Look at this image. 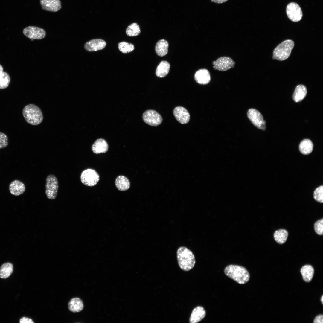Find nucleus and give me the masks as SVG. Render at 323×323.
I'll list each match as a JSON object with an SVG mask.
<instances>
[{"instance_id":"nucleus-1","label":"nucleus","mask_w":323,"mask_h":323,"mask_svg":"<svg viewBox=\"0 0 323 323\" xmlns=\"http://www.w3.org/2000/svg\"><path fill=\"white\" fill-rule=\"evenodd\" d=\"M225 274L238 283L244 284L250 279V275L244 267L236 265L231 264L226 267L224 270Z\"/></svg>"},{"instance_id":"nucleus-2","label":"nucleus","mask_w":323,"mask_h":323,"mask_svg":"<svg viewBox=\"0 0 323 323\" xmlns=\"http://www.w3.org/2000/svg\"><path fill=\"white\" fill-rule=\"evenodd\" d=\"M178 264L180 268L185 271H188L194 267L196 261L192 252L184 246L179 247L177 251Z\"/></svg>"},{"instance_id":"nucleus-3","label":"nucleus","mask_w":323,"mask_h":323,"mask_svg":"<svg viewBox=\"0 0 323 323\" xmlns=\"http://www.w3.org/2000/svg\"><path fill=\"white\" fill-rule=\"evenodd\" d=\"M23 115L26 121L33 125L40 124L43 119L42 112L37 106L33 104L26 105L22 112Z\"/></svg>"},{"instance_id":"nucleus-4","label":"nucleus","mask_w":323,"mask_h":323,"mask_svg":"<svg viewBox=\"0 0 323 323\" xmlns=\"http://www.w3.org/2000/svg\"><path fill=\"white\" fill-rule=\"evenodd\" d=\"M294 46V42L291 39L284 41L279 44L274 49L272 59L283 61L290 56Z\"/></svg>"},{"instance_id":"nucleus-5","label":"nucleus","mask_w":323,"mask_h":323,"mask_svg":"<svg viewBox=\"0 0 323 323\" xmlns=\"http://www.w3.org/2000/svg\"><path fill=\"white\" fill-rule=\"evenodd\" d=\"M58 188L57 178L53 175H48L46 179L45 192L47 197L51 200L55 199L57 195Z\"/></svg>"},{"instance_id":"nucleus-6","label":"nucleus","mask_w":323,"mask_h":323,"mask_svg":"<svg viewBox=\"0 0 323 323\" xmlns=\"http://www.w3.org/2000/svg\"><path fill=\"white\" fill-rule=\"evenodd\" d=\"M99 176L94 170L88 168L82 171L80 176V180L84 185L92 187L95 185L99 180Z\"/></svg>"},{"instance_id":"nucleus-7","label":"nucleus","mask_w":323,"mask_h":323,"mask_svg":"<svg viewBox=\"0 0 323 323\" xmlns=\"http://www.w3.org/2000/svg\"><path fill=\"white\" fill-rule=\"evenodd\" d=\"M247 116L253 124L258 129L265 130L266 121L260 113L257 110L252 108L249 110Z\"/></svg>"},{"instance_id":"nucleus-8","label":"nucleus","mask_w":323,"mask_h":323,"mask_svg":"<svg viewBox=\"0 0 323 323\" xmlns=\"http://www.w3.org/2000/svg\"><path fill=\"white\" fill-rule=\"evenodd\" d=\"M213 68L215 70L226 71L234 67L235 62L230 57H220L212 62Z\"/></svg>"},{"instance_id":"nucleus-9","label":"nucleus","mask_w":323,"mask_h":323,"mask_svg":"<svg viewBox=\"0 0 323 323\" xmlns=\"http://www.w3.org/2000/svg\"><path fill=\"white\" fill-rule=\"evenodd\" d=\"M23 33L25 36L32 40L41 39L46 36V32L44 29L35 26L25 27L23 30Z\"/></svg>"},{"instance_id":"nucleus-10","label":"nucleus","mask_w":323,"mask_h":323,"mask_svg":"<svg viewBox=\"0 0 323 323\" xmlns=\"http://www.w3.org/2000/svg\"><path fill=\"white\" fill-rule=\"evenodd\" d=\"M286 13L288 18L293 22H298L302 19L303 14L301 9L296 3H289L286 7Z\"/></svg>"},{"instance_id":"nucleus-11","label":"nucleus","mask_w":323,"mask_h":323,"mask_svg":"<svg viewBox=\"0 0 323 323\" xmlns=\"http://www.w3.org/2000/svg\"><path fill=\"white\" fill-rule=\"evenodd\" d=\"M142 118L145 123L153 126L159 125L162 121V118L160 115L153 110H148L145 111L143 114Z\"/></svg>"},{"instance_id":"nucleus-12","label":"nucleus","mask_w":323,"mask_h":323,"mask_svg":"<svg viewBox=\"0 0 323 323\" xmlns=\"http://www.w3.org/2000/svg\"><path fill=\"white\" fill-rule=\"evenodd\" d=\"M106 45V42L103 39H94L86 42L84 45V48L89 52L95 51L104 49Z\"/></svg>"},{"instance_id":"nucleus-13","label":"nucleus","mask_w":323,"mask_h":323,"mask_svg":"<svg viewBox=\"0 0 323 323\" xmlns=\"http://www.w3.org/2000/svg\"><path fill=\"white\" fill-rule=\"evenodd\" d=\"M173 114L176 120L181 124H186L189 121L190 114L187 110L183 107H175L173 110Z\"/></svg>"},{"instance_id":"nucleus-14","label":"nucleus","mask_w":323,"mask_h":323,"mask_svg":"<svg viewBox=\"0 0 323 323\" xmlns=\"http://www.w3.org/2000/svg\"><path fill=\"white\" fill-rule=\"evenodd\" d=\"M40 1L42 8L45 11L56 12L62 8L61 2L60 0H40Z\"/></svg>"},{"instance_id":"nucleus-15","label":"nucleus","mask_w":323,"mask_h":323,"mask_svg":"<svg viewBox=\"0 0 323 323\" xmlns=\"http://www.w3.org/2000/svg\"><path fill=\"white\" fill-rule=\"evenodd\" d=\"M194 78L198 83L205 85L209 83L211 80V76L209 71L206 69H200L195 74Z\"/></svg>"},{"instance_id":"nucleus-16","label":"nucleus","mask_w":323,"mask_h":323,"mask_svg":"<svg viewBox=\"0 0 323 323\" xmlns=\"http://www.w3.org/2000/svg\"><path fill=\"white\" fill-rule=\"evenodd\" d=\"M206 314V311L203 307L198 306L192 311L189 319V322L190 323H197L204 318Z\"/></svg>"},{"instance_id":"nucleus-17","label":"nucleus","mask_w":323,"mask_h":323,"mask_svg":"<svg viewBox=\"0 0 323 323\" xmlns=\"http://www.w3.org/2000/svg\"><path fill=\"white\" fill-rule=\"evenodd\" d=\"M92 150L95 153H106L108 150V145L106 141L102 138L97 139L92 146Z\"/></svg>"},{"instance_id":"nucleus-18","label":"nucleus","mask_w":323,"mask_h":323,"mask_svg":"<svg viewBox=\"0 0 323 323\" xmlns=\"http://www.w3.org/2000/svg\"><path fill=\"white\" fill-rule=\"evenodd\" d=\"M9 189L10 193L12 195L19 196L25 192V187L23 183L19 180H15L10 184Z\"/></svg>"},{"instance_id":"nucleus-19","label":"nucleus","mask_w":323,"mask_h":323,"mask_svg":"<svg viewBox=\"0 0 323 323\" xmlns=\"http://www.w3.org/2000/svg\"><path fill=\"white\" fill-rule=\"evenodd\" d=\"M69 310L73 313L80 312L84 308L82 301L78 297L73 298L69 301L68 304Z\"/></svg>"},{"instance_id":"nucleus-20","label":"nucleus","mask_w":323,"mask_h":323,"mask_svg":"<svg viewBox=\"0 0 323 323\" xmlns=\"http://www.w3.org/2000/svg\"><path fill=\"white\" fill-rule=\"evenodd\" d=\"M307 89L302 84L296 86L292 96L293 100L296 102L301 101L306 97L307 94Z\"/></svg>"},{"instance_id":"nucleus-21","label":"nucleus","mask_w":323,"mask_h":323,"mask_svg":"<svg viewBox=\"0 0 323 323\" xmlns=\"http://www.w3.org/2000/svg\"><path fill=\"white\" fill-rule=\"evenodd\" d=\"M170 67L169 63L166 61H162L158 66L156 71L157 76L160 78L166 76L169 73Z\"/></svg>"},{"instance_id":"nucleus-22","label":"nucleus","mask_w":323,"mask_h":323,"mask_svg":"<svg viewBox=\"0 0 323 323\" xmlns=\"http://www.w3.org/2000/svg\"><path fill=\"white\" fill-rule=\"evenodd\" d=\"M168 43L166 40L162 39L159 41L155 46V51L157 54L160 57L165 55L168 52Z\"/></svg>"},{"instance_id":"nucleus-23","label":"nucleus","mask_w":323,"mask_h":323,"mask_svg":"<svg viewBox=\"0 0 323 323\" xmlns=\"http://www.w3.org/2000/svg\"><path fill=\"white\" fill-rule=\"evenodd\" d=\"M115 185L118 189L123 191L127 190L130 187V183L129 179L123 176H119L115 181Z\"/></svg>"},{"instance_id":"nucleus-24","label":"nucleus","mask_w":323,"mask_h":323,"mask_svg":"<svg viewBox=\"0 0 323 323\" xmlns=\"http://www.w3.org/2000/svg\"><path fill=\"white\" fill-rule=\"evenodd\" d=\"M300 272L303 279L305 281L309 282L312 280L314 273V269L312 266L306 265L303 266Z\"/></svg>"},{"instance_id":"nucleus-25","label":"nucleus","mask_w":323,"mask_h":323,"mask_svg":"<svg viewBox=\"0 0 323 323\" xmlns=\"http://www.w3.org/2000/svg\"><path fill=\"white\" fill-rule=\"evenodd\" d=\"M313 147V144L311 141L309 139H305L301 142L299 148L302 154L308 155L312 152Z\"/></svg>"},{"instance_id":"nucleus-26","label":"nucleus","mask_w":323,"mask_h":323,"mask_svg":"<svg viewBox=\"0 0 323 323\" xmlns=\"http://www.w3.org/2000/svg\"><path fill=\"white\" fill-rule=\"evenodd\" d=\"M13 271V265L9 262L4 263L0 267V278L6 279L8 278Z\"/></svg>"},{"instance_id":"nucleus-27","label":"nucleus","mask_w":323,"mask_h":323,"mask_svg":"<svg viewBox=\"0 0 323 323\" xmlns=\"http://www.w3.org/2000/svg\"><path fill=\"white\" fill-rule=\"evenodd\" d=\"M288 235L287 230L284 229H280L275 232L274 238L275 240L279 244H282L286 241Z\"/></svg>"},{"instance_id":"nucleus-28","label":"nucleus","mask_w":323,"mask_h":323,"mask_svg":"<svg viewBox=\"0 0 323 323\" xmlns=\"http://www.w3.org/2000/svg\"><path fill=\"white\" fill-rule=\"evenodd\" d=\"M126 33L127 36L130 37L138 35L141 33L139 25L136 23H132L127 28Z\"/></svg>"},{"instance_id":"nucleus-29","label":"nucleus","mask_w":323,"mask_h":323,"mask_svg":"<svg viewBox=\"0 0 323 323\" xmlns=\"http://www.w3.org/2000/svg\"><path fill=\"white\" fill-rule=\"evenodd\" d=\"M118 47L119 51L124 54L131 52L135 49L133 44L125 41L120 42L118 44Z\"/></svg>"},{"instance_id":"nucleus-30","label":"nucleus","mask_w":323,"mask_h":323,"mask_svg":"<svg viewBox=\"0 0 323 323\" xmlns=\"http://www.w3.org/2000/svg\"><path fill=\"white\" fill-rule=\"evenodd\" d=\"M10 78L8 74L3 72L0 74V89L7 88L9 85Z\"/></svg>"},{"instance_id":"nucleus-31","label":"nucleus","mask_w":323,"mask_h":323,"mask_svg":"<svg viewBox=\"0 0 323 323\" xmlns=\"http://www.w3.org/2000/svg\"><path fill=\"white\" fill-rule=\"evenodd\" d=\"M314 199L317 202L322 203L323 202V186L321 185L317 188L313 194Z\"/></svg>"},{"instance_id":"nucleus-32","label":"nucleus","mask_w":323,"mask_h":323,"mask_svg":"<svg viewBox=\"0 0 323 323\" xmlns=\"http://www.w3.org/2000/svg\"><path fill=\"white\" fill-rule=\"evenodd\" d=\"M314 229L315 232L318 235H322L323 234V219L316 221L314 224Z\"/></svg>"},{"instance_id":"nucleus-33","label":"nucleus","mask_w":323,"mask_h":323,"mask_svg":"<svg viewBox=\"0 0 323 323\" xmlns=\"http://www.w3.org/2000/svg\"><path fill=\"white\" fill-rule=\"evenodd\" d=\"M8 137L4 133L0 132V149L6 147L8 144Z\"/></svg>"},{"instance_id":"nucleus-34","label":"nucleus","mask_w":323,"mask_h":323,"mask_svg":"<svg viewBox=\"0 0 323 323\" xmlns=\"http://www.w3.org/2000/svg\"><path fill=\"white\" fill-rule=\"evenodd\" d=\"M20 323H34V322L31 318L23 317L21 318L19 320Z\"/></svg>"},{"instance_id":"nucleus-35","label":"nucleus","mask_w":323,"mask_h":323,"mask_svg":"<svg viewBox=\"0 0 323 323\" xmlns=\"http://www.w3.org/2000/svg\"><path fill=\"white\" fill-rule=\"evenodd\" d=\"M313 322L314 323H323V315H319L317 316L314 319Z\"/></svg>"},{"instance_id":"nucleus-36","label":"nucleus","mask_w":323,"mask_h":323,"mask_svg":"<svg viewBox=\"0 0 323 323\" xmlns=\"http://www.w3.org/2000/svg\"><path fill=\"white\" fill-rule=\"evenodd\" d=\"M228 0H211L212 2H214L217 4H221L225 2Z\"/></svg>"},{"instance_id":"nucleus-37","label":"nucleus","mask_w":323,"mask_h":323,"mask_svg":"<svg viewBox=\"0 0 323 323\" xmlns=\"http://www.w3.org/2000/svg\"><path fill=\"white\" fill-rule=\"evenodd\" d=\"M3 68L2 66L0 64V74L3 71Z\"/></svg>"},{"instance_id":"nucleus-38","label":"nucleus","mask_w":323,"mask_h":323,"mask_svg":"<svg viewBox=\"0 0 323 323\" xmlns=\"http://www.w3.org/2000/svg\"><path fill=\"white\" fill-rule=\"evenodd\" d=\"M321 301L322 304H323V295L321 297Z\"/></svg>"}]
</instances>
